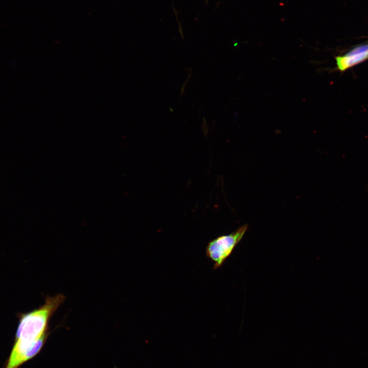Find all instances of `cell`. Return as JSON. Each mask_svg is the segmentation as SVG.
Instances as JSON below:
<instances>
[{
    "instance_id": "277c9868",
    "label": "cell",
    "mask_w": 368,
    "mask_h": 368,
    "mask_svg": "<svg viewBox=\"0 0 368 368\" xmlns=\"http://www.w3.org/2000/svg\"><path fill=\"white\" fill-rule=\"evenodd\" d=\"M190 75H191V72H190V73H189V76H188V78H187V80L185 81V82H184V83H183V85H182V87H181V91H180V97H181L182 96V95H183V92H184V91H185V88H186V85H187L188 81L189 80V78H190Z\"/></svg>"
},
{
    "instance_id": "6da1fadb",
    "label": "cell",
    "mask_w": 368,
    "mask_h": 368,
    "mask_svg": "<svg viewBox=\"0 0 368 368\" xmlns=\"http://www.w3.org/2000/svg\"><path fill=\"white\" fill-rule=\"evenodd\" d=\"M64 299L62 294L48 296L39 308L20 315L14 343L4 368H19L40 352L48 336L49 319Z\"/></svg>"
},
{
    "instance_id": "3957f363",
    "label": "cell",
    "mask_w": 368,
    "mask_h": 368,
    "mask_svg": "<svg viewBox=\"0 0 368 368\" xmlns=\"http://www.w3.org/2000/svg\"><path fill=\"white\" fill-rule=\"evenodd\" d=\"M368 59V44L358 45L342 56L335 57L338 70L343 72Z\"/></svg>"
},
{
    "instance_id": "5b68a950",
    "label": "cell",
    "mask_w": 368,
    "mask_h": 368,
    "mask_svg": "<svg viewBox=\"0 0 368 368\" xmlns=\"http://www.w3.org/2000/svg\"><path fill=\"white\" fill-rule=\"evenodd\" d=\"M202 129L204 132V133H207L208 132V127L206 124V121L205 118H203V122H202Z\"/></svg>"
},
{
    "instance_id": "7a4b0ae2",
    "label": "cell",
    "mask_w": 368,
    "mask_h": 368,
    "mask_svg": "<svg viewBox=\"0 0 368 368\" xmlns=\"http://www.w3.org/2000/svg\"><path fill=\"white\" fill-rule=\"evenodd\" d=\"M248 227L247 224H244L234 232L220 236L208 243L205 255L214 262V270L221 267L232 254L247 232Z\"/></svg>"
}]
</instances>
